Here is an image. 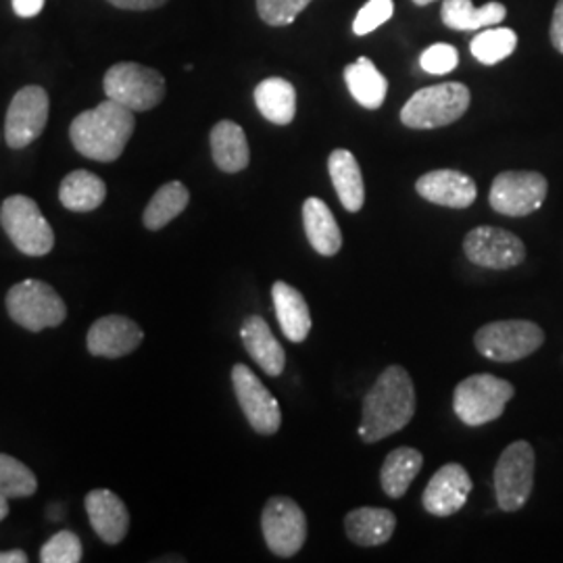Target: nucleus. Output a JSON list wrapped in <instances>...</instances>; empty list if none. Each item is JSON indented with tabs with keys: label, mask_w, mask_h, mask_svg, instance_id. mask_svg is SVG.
<instances>
[{
	"label": "nucleus",
	"mask_w": 563,
	"mask_h": 563,
	"mask_svg": "<svg viewBox=\"0 0 563 563\" xmlns=\"http://www.w3.org/2000/svg\"><path fill=\"white\" fill-rule=\"evenodd\" d=\"M142 339H144V332L139 323L123 316H107L92 323V328L88 330L86 344H88V351L97 357L118 360L136 351L141 346Z\"/></svg>",
	"instance_id": "obj_16"
},
{
	"label": "nucleus",
	"mask_w": 563,
	"mask_h": 563,
	"mask_svg": "<svg viewBox=\"0 0 563 563\" xmlns=\"http://www.w3.org/2000/svg\"><path fill=\"white\" fill-rule=\"evenodd\" d=\"M51 111L48 95L42 86H25L13 97L4 120V141L20 151L36 141L46 128Z\"/></svg>",
	"instance_id": "obj_13"
},
{
	"label": "nucleus",
	"mask_w": 563,
	"mask_h": 563,
	"mask_svg": "<svg viewBox=\"0 0 563 563\" xmlns=\"http://www.w3.org/2000/svg\"><path fill=\"white\" fill-rule=\"evenodd\" d=\"M397 528V518L384 507H360L346 514L344 532L360 547H378L388 543Z\"/></svg>",
	"instance_id": "obj_22"
},
{
	"label": "nucleus",
	"mask_w": 563,
	"mask_h": 563,
	"mask_svg": "<svg viewBox=\"0 0 563 563\" xmlns=\"http://www.w3.org/2000/svg\"><path fill=\"white\" fill-rule=\"evenodd\" d=\"M27 562V555L18 549V551H0V563H25Z\"/></svg>",
	"instance_id": "obj_40"
},
{
	"label": "nucleus",
	"mask_w": 563,
	"mask_h": 563,
	"mask_svg": "<svg viewBox=\"0 0 563 563\" xmlns=\"http://www.w3.org/2000/svg\"><path fill=\"white\" fill-rule=\"evenodd\" d=\"M104 197H107V186L92 172L78 169L60 181L59 201L69 211H76V213L95 211L101 207Z\"/></svg>",
	"instance_id": "obj_29"
},
{
	"label": "nucleus",
	"mask_w": 563,
	"mask_h": 563,
	"mask_svg": "<svg viewBox=\"0 0 563 563\" xmlns=\"http://www.w3.org/2000/svg\"><path fill=\"white\" fill-rule=\"evenodd\" d=\"M44 2L46 0H13V11L23 18V20H30V18H36L44 9Z\"/></svg>",
	"instance_id": "obj_39"
},
{
	"label": "nucleus",
	"mask_w": 563,
	"mask_h": 563,
	"mask_svg": "<svg viewBox=\"0 0 563 563\" xmlns=\"http://www.w3.org/2000/svg\"><path fill=\"white\" fill-rule=\"evenodd\" d=\"M537 455L532 444L516 441L501 453L495 467V495L504 511H518L528 504L534 488Z\"/></svg>",
	"instance_id": "obj_9"
},
{
	"label": "nucleus",
	"mask_w": 563,
	"mask_h": 563,
	"mask_svg": "<svg viewBox=\"0 0 563 563\" xmlns=\"http://www.w3.org/2000/svg\"><path fill=\"white\" fill-rule=\"evenodd\" d=\"M416 386L402 365L386 367L363 397L360 437L374 444L401 432L416 416Z\"/></svg>",
	"instance_id": "obj_1"
},
{
	"label": "nucleus",
	"mask_w": 563,
	"mask_h": 563,
	"mask_svg": "<svg viewBox=\"0 0 563 563\" xmlns=\"http://www.w3.org/2000/svg\"><path fill=\"white\" fill-rule=\"evenodd\" d=\"M463 253L474 265L486 269H511L526 260L522 239L493 225H478L463 239Z\"/></svg>",
	"instance_id": "obj_12"
},
{
	"label": "nucleus",
	"mask_w": 563,
	"mask_h": 563,
	"mask_svg": "<svg viewBox=\"0 0 563 563\" xmlns=\"http://www.w3.org/2000/svg\"><path fill=\"white\" fill-rule=\"evenodd\" d=\"M514 384L493 374H474L457 384L453 393V411L465 426H484L504 416L514 399Z\"/></svg>",
	"instance_id": "obj_4"
},
{
	"label": "nucleus",
	"mask_w": 563,
	"mask_h": 563,
	"mask_svg": "<svg viewBox=\"0 0 563 563\" xmlns=\"http://www.w3.org/2000/svg\"><path fill=\"white\" fill-rule=\"evenodd\" d=\"M416 4H420V7H423V4H430V2H434V0H413Z\"/></svg>",
	"instance_id": "obj_42"
},
{
	"label": "nucleus",
	"mask_w": 563,
	"mask_h": 563,
	"mask_svg": "<svg viewBox=\"0 0 563 563\" xmlns=\"http://www.w3.org/2000/svg\"><path fill=\"white\" fill-rule=\"evenodd\" d=\"M242 344L253 362L262 367L267 376H280L286 365V353L280 341L274 336L269 323L262 316H249L241 328Z\"/></svg>",
	"instance_id": "obj_19"
},
{
	"label": "nucleus",
	"mask_w": 563,
	"mask_h": 563,
	"mask_svg": "<svg viewBox=\"0 0 563 563\" xmlns=\"http://www.w3.org/2000/svg\"><path fill=\"white\" fill-rule=\"evenodd\" d=\"M42 563H78L81 562V543L80 539L69 532L63 530L57 532L55 537H51L41 549Z\"/></svg>",
	"instance_id": "obj_33"
},
{
	"label": "nucleus",
	"mask_w": 563,
	"mask_h": 563,
	"mask_svg": "<svg viewBox=\"0 0 563 563\" xmlns=\"http://www.w3.org/2000/svg\"><path fill=\"white\" fill-rule=\"evenodd\" d=\"M328 172L342 207L349 213L362 211L365 202V184H363L362 167L355 159V155L346 148L332 151L328 157Z\"/></svg>",
	"instance_id": "obj_23"
},
{
	"label": "nucleus",
	"mask_w": 563,
	"mask_h": 563,
	"mask_svg": "<svg viewBox=\"0 0 563 563\" xmlns=\"http://www.w3.org/2000/svg\"><path fill=\"white\" fill-rule=\"evenodd\" d=\"M134 111L107 99L71 121L69 139L74 148L92 162H118L134 134Z\"/></svg>",
	"instance_id": "obj_2"
},
{
	"label": "nucleus",
	"mask_w": 563,
	"mask_h": 563,
	"mask_svg": "<svg viewBox=\"0 0 563 563\" xmlns=\"http://www.w3.org/2000/svg\"><path fill=\"white\" fill-rule=\"evenodd\" d=\"M518 46V36L509 27H497V30H484L474 36L470 44V51L474 59L481 60L483 65H495L507 59Z\"/></svg>",
	"instance_id": "obj_31"
},
{
	"label": "nucleus",
	"mask_w": 563,
	"mask_h": 563,
	"mask_svg": "<svg viewBox=\"0 0 563 563\" xmlns=\"http://www.w3.org/2000/svg\"><path fill=\"white\" fill-rule=\"evenodd\" d=\"M113 7L123 9V11H153L159 9L167 0H107Z\"/></svg>",
	"instance_id": "obj_37"
},
{
	"label": "nucleus",
	"mask_w": 563,
	"mask_h": 563,
	"mask_svg": "<svg viewBox=\"0 0 563 563\" xmlns=\"http://www.w3.org/2000/svg\"><path fill=\"white\" fill-rule=\"evenodd\" d=\"M232 384L242 413L251 423V428L263 437L276 434L282 426L280 405L265 388V384L251 372V367L244 363H236L232 367Z\"/></svg>",
	"instance_id": "obj_14"
},
{
	"label": "nucleus",
	"mask_w": 563,
	"mask_h": 563,
	"mask_svg": "<svg viewBox=\"0 0 563 563\" xmlns=\"http://www.w3.org/2000/svg\"><path fill=\"white\" fill-rule=\"evenodd\" d=\"M7 311L11 320L30 332L57 328L67 318V307L59 292L41 280H23L7 292Z\"/></svg>",
	"instance_id": "obj_7"
},
{
	"label": "nucleus",
	"mask_w": 563,
	"mask_h": 563,
	"mask_svg": "<svg viewBox=\"0 0 563 563\" xmlns=\"http://www.w3.org/2000/svg\"><path fill=\"white\" fill-rule=\"evenodd\" d=\"M507 15V9L501 2H488L481 9L472 4V0H443L441 18L446 27L457 32L483 30L501 23Z\"/></svg>",
	"instance_id": "obj_28"
},
{
	"label": "nucleus",
	"mask_w": 563,
	"mask_h": 563,
	"mask_svg": "<svg viewBox=\"0 0 563 563\" xmlns=\"http://www.w3.org/2000/svg\"><path fill=\"white\" fill-rule=\"evenodd\" d=\"M302 225L307 241L316 253L323 257H334L342 249V232L330 207L316 197L302 202Z\"/></svg>",
	"instance_id": "obj_20"
},
{
	"label": "nucleus",
	"mask_w": 563,
	"mask_h": 563,
	"mask_svg": "<svg viewBox=\"0 0 563 563\" xmlns=\"http://www.w3.org/2000/svg\"><path fill=\"white\" fill-rule=\"evenodd\" d=\"M255 104L265 120L288 125L297 115V90L284 78H267L255 88Z\"/></svg>",
	"instance_id": "obj_27"
},
{
	"label": "nucleus",
	"mask_w": 563,
	"mask_h": 563,
	"mask_svg": "<svg viewBox=\"0 0 563 563\" xmlns=\"http://www.w3.org/2000/svg\"><path fill=\"white\" fill-rule=\"evenodd\" d=\"M416 190L426 201L451 209H467L478 197L476 181L457 169L428 172L416 181Z\"/></svg>",
	"instance_id": "obj_17"
},
{
	"label": "nucleus",
	"mask_w": 563,
	"mask_h": 563,
	"mask_svg": "<svg viewBox=\"0 0 563 563\" xmlns=\"http://www.w3.org/2000/svg\"><path fill=\"white\" fill-rule=\"evenodd\" d=\"M549 192V181L539 172H504L493 186L488 202L507 218H523L543 207Z\"/></svg>",
	"instance_id": "obj_10"
},
{
	"label": "nucleus",
	"mask_w": 563,
	"mask_h": 563,
	"mask_svg": "<svg viewBox=\"0 0 563 563\" xmlns=\"http://www.w3.org/2000/svg\"><path fill=\"white\" fill-rule=\"evenodd\" d=\"M211 155L225 174H239L249 167L251 148L246 134L236 121L223 120L211 130Z\"/></svg>",
	"instance_id": "obj_24"
},
{
	"label": "nucleus",
	"mask_w": 563,
	"mask_h": 563,
	"mask_svg": "<svg viewBox=\"0 0 563 563\" xmlns=\"http://www.w3.org/2000/svg\"><path fill=\"white\" fill-rule=\"evenodd\" d=\"M544 332L530 320H501L483 325L474 344L486 360L499 363H514L526 360L543 346Z\"/></svg>",
	"instance_id": "obj_8"
},
{
	"label": "nucleus",
	"mask_w": 563,
	"mask_h": 563,
	"mask_svg": "<svg viewBox=\"0 0 563 563\" xmlns=\"http://www.w3.org/2000/svg\"><path fill=\"white\" fill-rule=\"evenodd\" d=\"M311 4V0H257V13L267 25H290Z\"/></svg>",
	"instance_id": "obj_34"
},
{
	"label": "nucleus",
	"mask_w": 563,
	"mask_h": 563,
	"mask_svg": "<svg viewBox=\"0 0 563 563\" xmlns=\"http://www.w3.org/2000/svg\"><path fill=\"white\" fill-rule=\"evenodd\" d=\"M36 488H38V481L25 463L0 453V497L23 499V497H32Z\"/></svg>",
	"instance_id": "obj_32"
},
{
	"label": "nucleus",
	"mask_w": 563,
	"mask_h": 563,
	"mask_svg": "<svg viewBox=\"0 0 563 563\" xmlns=\"http://www.w3.org/2000/svg\"><path fill=\"white\" fill-rule=\"evenodd\" d=\"M9 516V499L7 497H0V522Z\"/></svg>",
	"instance_id": "obj_41"
},
{
	"label": "nucleus",
	"mask_w": 563,
	"mask_h": 563,
	"mask_svg": "<svg viewBox=\"0 0 563 563\" xmlns=\"http://www.w3.org/2000/svg\"><path fill=\"white\" fill-rule=\"evenodd\" d=\"M472 95L462 81H444L418 90L402 104V125L411 130H434L462 120L470 109Z\"/></svg>",
	"instance_id": "obj_3"
},
{
	"label": "nucleus",
	"mask_w": 563,
	"mask_h": 563,
	"mask_svg": "<svg viewBox=\"0 0 563 563\" xmlns=\"http://www.w3.org/2000/svg\"><path fill=\"white\" fill-rule=\"evenodd\" d=\"M190 192L181 181H167L155 192V197L146 205L142 222L146 230H162L167 223L174 222L181 211L188 207Z\"/></svg>",
	"instance_id": "obj_30"
},
{
	"label": "nucleus",
	"mask_w": 563,
	"mask_h": 563,
	"mask_svg": "<svg viewBox=\"0 0 563 563\" xmlns=\"http://www.w3.org/2000/svg\"><path fill=\"white\" fill-rule=\"evenodd\" d=\"M393 13H395L393 0H367L353 21V32L357 36L372 34L374 30H378L383 23L390 20Z\"/></svg>",
	"instance_id": "obj_35"
},
{
	"label": "nucleus",
	"mask_w": 563,
	"mask_h": 563,
	"mask_svg": "<svg viewBox=\"0 0 563 563\" xmlns=\"http://www.w3.org/2000/svg\"><path fill=\"white\" fill-rule=\"evenodd\" d=\"M423 465V455L413 446L393 449L383 463L380 483L390 499H401L411 483L418 478Z\"/></svg>",
	"instance_id": "obj_26"
},
{
	"label": "nucleus",
	"mask_w": 563,
	"mask_h": 563,
	"mask_svg": "<svg viewBox=\"0 0 563 563\" xmlns=\"http://www.w3.org/2000/svg\"><path fill=\"white\" fill-rule=\"evenodd\" d=\"M472 488L474 484L467 470L460 463H446L426 486L422 495L423 509L437 518L455 516L467 504Z\"/></svg>",
	"instance_id": "obj_15"
},
{
	"label": "nucleus",
	"mask_w": 563,
	"mask_h": 563,
	"mask_svg": "<svg viewBox=\"0 0 563 563\" xmlns=\"http://www.w3.org/2000/svg\"><path fill=\"white\" fill-rule=\"evenodd\" d=\"M86 511L95 532L107 544H120L130 530L128 507L113 490L97 488L86 495Z\"/></svg>",
	"instance_id": "obj_18"
},
{
	"label": "nucleus",
	"mask_w": 563,
	"mask_h": 563,
	"mask_svg": "<svg viewBox=\"0 0 563 563\" xmlns=\"http://www.w3.org/2000/svg\"><path fill=\"white\" fill-rule=\"evenodd\" d=\"M551 42L563 55V0L558 2L551 20Z\"/></svg>",
	"instance_id": "obj_38"
},
{
	"label": "nucleus",
	"mask_w": 563,
	"mask_h": 563,
	"mask_svg": "<svg viewBox=\"0 0 563 563\" xmlns=\"http://www.w3.org/2000/svg\"><path fill=\"white\" fill-rule=\"evenodd\" d=\"M102 88L107 99L120 102L125 109L139 113L151 111L165 99V78L157 69L144 67L141 63H115L104 74Z\"/></svg>",
	"instance_id": "obj_5"
},
{
	"label": "nucleus",
	"mask_w": 563,
	"mask_h": 563,
	"mask_svg": "<svg viewBox=\"0 0 563 563\" xmlns=\"http://www.w3.org/2000/svg\"><path fill=\"white\" fill-rule=\"evenodd\" d=\"M344 81L351 97L365 109H380L386 101L388 80L367 57L344 67Z\"/></svg>",
	"instance_id": "obj_25"
},
{
	"label": "nucleus",
	"mask_w": 563,
	"mask_h": 563,
	"mask_svg": "<svg viewBox=\"0 0 563 563\" xmlns=\"http://www.w3.org/2000/svg\"><path fill=\"white\" fill-rule=\"evenodd\" d=\"M272 299L284 336L290 342L307 341L311 332V311L301 292L295 286L278 280L272 286Z\"/></svg>",
	"instance_id": "obj_21"
},
{
	"label": "nucleus",
	"mask_w": 563,
	"mask_h": 563,
	"mask_svg": "<svg viewBox=\"0 0 563 563\" xmlns=\"http://www.w3.org/2000/svg\"><path fill=\"white\" fill-rule=\"evenodd\" d=\"M0 225L23 255L42 257L55 246V232L51 223L42 216L38 202L30 197L15 195L2 202Z\"/></svg>",
	"instance_id": "obj_6"
},
{
	"label": "nucleus",
	"mask_w": 563,
	"mask_h": 563,
	"mask_svg": "<svg viewBox=\"0 0 563 563\" xmlns=\"http://www.w3.org/2000/svg\"><path fill=\"white\" fill-rule=\"evenodd\" d=\"M460 63V53L455 46L451 44H432L428 46L420 57V67H422L426 74H432V76H444L449 71H453Z\"/></svg>",
	"instance_id": "obj_36"
},
{
	"label": "nucleus",
	"mask_w": 563,
	"mask_h": 563,
	"mask_svg": "<svg viewBox=\"0 0 563 563\" xmlns=\"http://www.w3.org/2000/svg\"><path fill=\"white\" fill-rule=\"evenodd\" d=\"M263 539L278 558H295L307 541V518L290 497H272L262 514Z\"/></svg>",
	"instance_id": "obj_11"
}]
</instances>
